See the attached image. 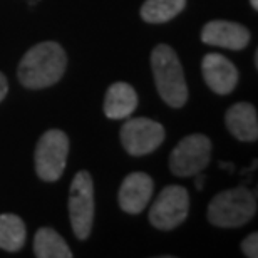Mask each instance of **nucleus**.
Here are the masks:
<instances>
[{"label":"nucleus","instance_id":"nucleus-1","mask_svg":"<svg viewBox=\"0 0 258 258\" xmlns=\"http://www.w3.org/2000/svg\"><path fill=\"white\" fill-rule=\"evenodd\" d=\"M67 67L62 45L52 40L29 49L19 64V81L27 89H45L60 81Z\"/></svg>","mask_w":258,"mask_h":258},{"label":"nucleus","instance_id":"nucleus-2","mask_svg":"<svg viewBox=\"0 0 258 258\" xmlns=\"http://www.w3.org/2000/svg\"><path fill=\"white\" fill-rule=\"evenodd\" d=\"M151 69L154 76V84L168 106L183 107L188 101V86L184 79L183 66L179 57L166 44H159L151 52Z\"/></svg>","mask_w":258,"mask_h":258},{"label":"nucleus","instance_id":"nucleus-3","mask_svg":"<svg viewBox=\"0 0 258 258\" xmlns=\"http://www.w3.org/2000/svg\"><path fill=\"white\" fill-rule=\"evenodd\" d=\"M256 198L245 186L226 189L215 196L208 205V221L218 228H238L253 218Z\"/></svg>","mask_w":258,"mask_h":258},{"label":"nucleus","instance_id":"nucleus-4","mask_svg":"<svg viewBox=\"0 0 258 258\" xmlns=\"http://www.w3.org/2000/svg\"><path fill=\"white\" fill-rule=\"evenodd\" d=\"M69 218L79 240L89 238L94 221V184L87 171H77L69 189Z\"/></svg>","mask_w":258,"mask_h":258},{"label":"nucleus","instance_id":"nucleus-5","mask_svg":"<svg viewBox=\"0 0 258 258\" xmlns=\"http://www.w3.org/2000/svg\"><path fill=\"white\" fill-rule=\"evenodd\" d=\"M67 154H69V138L60 129H49L40 136L35 148V171L42 181L52 183L62 176Z\"/></svg>","mask_w":258,"mask_h":258},{"label":"nucleus","instance_id":"nucleus-6","mask_svg":"<svg viewBox=\"0 0 258 258\" xmlns=\"http://www.w3.org/2000/svg\"><path fill=\"white\" fill-rule=\"evenodd\" d=\"M211 141L205 134L183 138L169 154V169L178 178H189L208 166L211 159Z\"/></svg>","mask_w":258,"mask_h":258},{"label":"nucleus","instance_id":"nucleus-7","mask_svg":"<svg viewBox=\"0 0 258 258\" xmlns=\"http://www.w3.org/2000/svg\"><path fill=\"white\" fill-rule=\"evenodd\" d=\"M189 195L186 188L171 184L158 195L149 210V221L154 228L169 231L179 226L188 218Z\"/></svg>","mask_w":258,"mask_h":258},{"label":"nucleus","instance_id":"nucleus-8","mask_svg":"<svg viewBox=\"0 0 258 258\" xmlns=\"http://www.w3.org/2000/svg\"><path fill=\"white\" fill-rule=\"evenodd\" d=\"M166 131L163 124L148 117H133L121 127V143L131 156H146L161 146Z\"/></svg>","mask_w":258,"mask_h":258},{"label":"nucleus","instance_id":"nucleus-9","mask_svg":"<svg viewBox=\"0 0 258 258\" xmlns=\"http://www.w3.org/2000/svg\"><path fill=\"white\" fill-rule=\"evenodd\" d=\"M154 193V181L146 173L136 171L127 174L122 181L119 193H117V203L121 210L129 215H139L148 206L149 200Z\"/></svg>","mask_w":258,"mask_h":258},{"label":"nucleus","instance_id":"nucleus-10","mask_svg":"<svg viewBox=\"0 0 258 258\" xmlns=\"http://www.w3.org/2000/svg\"><path fill=\"white\" fill-rule=\"evenodd\" d=\"M201 72L206 86L220 96L230 94L238 84V69L221 54H206L201 62Z\"/></svg>","mask_w":258,"mask_h":258},{"label":"nucleus","instance_id":"nucleus-11","mask_svg":"<svg viewBox=\"0 0 258 258\" xmlns=\"http://www.w3.org/2000/svg\"><path fill=\"white\" fill-rule=\"evenodd\" d=\"M201 40L215 47L241 50L250 42V30L230 20H211L201 30Z\"/></svg>","mask_w":258,"mask_h":258},{"label":"nucleus","instance_id":"nucleus-12","mask_svg":"<svg viewBox=\"0 0 258 258\" xmlns=\"http://www.w3.org/2000/svg\"><path fill=\"white\" fill-rule=\"evenodd\" d=\"M225 122L228 131L243 143H253L258 139V116L250 102H238L226 111Z\"/></svg>","mask_w":258,"mask_h":258},{"label":"nucleus","instance_id":"nucleus-13","mask_svg":"<svg viewBox=\"0 0 258 258\" xmlns=\"http://www.w3.org/2000/svg\"><path fill=\"white\" fill-rule=\"evenodd\" d=\"M138 107V94L127 82H114L106 92L104 114L109 119H124L129 117Z\"/></svg>","mask_w":258,"mask_h":258},{"label":"nucleus","instance_id":"nucleus-14","mask_svg":"<svg viewBox=\"0 0 258 258\" xmlns=\"http://www.w3.org/2000/svg\"><path fill=\"white\" fill-rule=\"evenodd\" d=\"M34 255L37 258H72V251L57 231L44 226L35 233Z\"/></svg>","mask_w":258,"mask_h":258},{"label":"nucleus","instance_id":"nucleus-15","mask_svg":"<svg viewBox=\"0 0 258 258\" xmlns=\"http://www.w3.org/2000/svg\"><path fill=\"white\" fill-rule=\"evenodd\" d=\"M25 225L20 216L14 213L0 215V248L15 253L25 243Z\"/></svg>","mask_w":258,"mask_h":258},{"label":"nucleus","instance_id":"nucleus-16","mask_svg":"<svg viewBox=\"0 0 258 258\" xmlns=\"http://www.w3.org/2000/svg\"><path fill=\"white\" fill-rule=\"evenodd\" d=\"M186 0H146L141 7V19L148 24H164L181 14Z\"/></svg>","mask_w":258,"mask_h":258},{"label":"nucleus","instance_id":"nucleus-17","mask_svg":"<svg viewBox=\"0 0 258 258\" xmlns=\"http://www.w3.org/2000/svg\"><path fill=\"white\" fill-rule=\"evenodd\" d=\"M241 250L245 256L256 258L258 256V233H250L246 238L241 241Z\"/></svg>","mask_w":258,"mask_h":258},{"label":"nucleus","instance_id":"nucleus-18","mask_svg":"<svg viewBox=\"0 0 258 258\" xmlns=\"http://www.w3.org/2000/svg\"><path fill=\"white\" fill-rule=\"evenodd\" d=\"M9 92V82H7V77H5L2 72H0V102L5 99Z\"/></svg>","mask_w":258,"mask_h":258},{"label":"nucleus","instance_id":"nucleus-19","mask_svg":"<svg viewBox=\"0 0 258 258\" xmlns=\"http://www.w3.org/2000/svg\"><path fill=\"white\" fill-rule=\"evenodd\" d=\"M196 179H195V186L196 189H203V181H205V174L203 173H198V174H195Z\"/></svg>","mask_w":258,"mask_h":258},{"label":"nucleus","instance_id":"nucleus-20","mask_svg":"<svg viewBox=\"0 0 258 258\" xmlns=\"http://www.w3.org/2000/svg\"><path fill=\"white\" fill-rule=\"evenodd\" d=\"M220 168L221 169H228L230 173H233L235 171V166L231 163H220Z\"/></svg>","mask_w":258,"mask_h":258},{"label":"nucleus","instance_id":"nucleus-21","mask_svg":"<svg viewBox=\"0 0 258 258\" xmlns=\"http://www.w3.org/2000/svg\"><path fill=\"white\" fill-rule=\"evenodd\" d=\"M250 4H251V7H253L255 10H258V0H250Z\"/></svg>","mask_w":258,"mask_h":258}]
</instances>
